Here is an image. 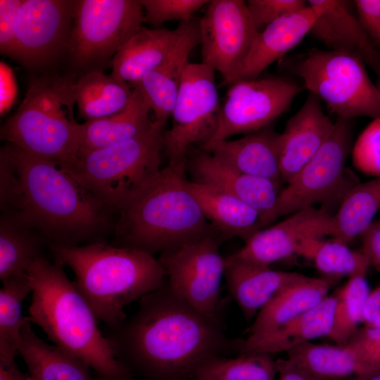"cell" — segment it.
<instances>
[{"mask_svg":"<svg viewBox=\"0 0 380 380\" xmlns=\"http://www.w3.org/2000/svg\"><path fill=\"white\" fill-rule=\"evenodd\" d=\"M15 212V211H14ZM6 212L0 222V279L25 274L42 255V240L18 211Z\"/></svg>","mask_w":380,"mask_h":380,"instance_id":"cell-32","label":"cell"},{"mask_svg":"<svg viewBox=\"0 0 380 380\" xmlns=\"http://www.w3.org/2000/svg\"><path fill=\"white\" fill-rule=\"evenodd\" d=\"M302 90L296 82L275 77L231 84L220 108L217 130L207 143L248 134L270 126Z\"/></svg>","mask_w":380,"mask_h":380,"instance_id":"cell-13","label":"cell"},{"mask_svg":"<svg viewBox=\"0 0 380 380\" xmlns=\"http://www.w3.org/2000/svg\"><path fill=\"white\" fill-rule=\"evenodd\" d=\"M54 261L68 266L75 284L98 320L113 327L126 317L125 308L158 289L165 271L146 252L102 241L85 246L49 245Z\"/></svg>","mask_w":380,"mask_h":380,"instance_id":"cell-4","label":"cell"},{"mask_svg":"<svg viewBox=\"0 0 380 380\" xmlns=\"http://www.w3.org/2000/svg\"><path fill=\"white\" fill-rule=\"evenodd\" d=\"M165 125L154 121L132 139L78 154L70 172L106 206L117 208L161 169Z\"/></svg>","mask_w":380,"mask_h":380,"instance_id":"cell-7","label":"cell"},{"mask_svg":"<svg viewBox=\"0 0 380 380\" xmlns=\"http://www.w3.org/2000/svg\"><path fill=\"white\" fill-rule=\"evenodd\" d=\"M77 80L75 75L31 80L24 100L1 127V138L70 172L81 144V124L74 118Z\"/></svg>","mask_w":380,"mask_h":380,"instance_id":"cell-6","label":"cell"},{"mask_svg":"<svg viewBox=\"0 0 380 380\" xmlns=\"http://www.w3.org/2000/svg\"><path fill=\"white\" fill-rule=\"evenodd\" d=\"M185 179L184 174L168 165L127 196L116 208L120 246L153 255L216 236Z\"/></svg>","mask_w":380,"mask_h":380,"instance_id":"cell-3","label":"cell"},{"mask_svg":"<svg viewBox=\"0 0 380 380\" xmlns=\"http://www.w3.org/2000/svg\"><path fill=\"white\" fill-rule=\"evenodd\" d=\"M351 380H380V367L365 375Z\"/></svg>","mask_w":380,"mask_h":380,"instance_id":"cell-49","label":"cell"},{"mask_svg":"<svg viewBox=\"0 0 380 380\" xmlns=\"http://www.w3.org/2000/svg\"><path fill=\"white\" fill-rule=\"evenodd\" d=\"M276 360L264 353L240 354L235 357H211L194 372L196 380H274Z\"/></svg>","mask_w":380,"mask_h":380,"instance_id":"cell-36","label":"cell"},{"mask_svg":"<svg viewBox=\"0 0 380 380\" xmlns=\"http://www.w3.org/2000/svg\"><path fill=\"white\" fill-rule=\"evenodd\" d=\"M327 280L306 276L274 296L257 314L248 337L271 333L318 304L328 294Z\"/></svg>","mask_w":380,"mask_h":380,"instance_id":"cell-28","label":"cell"},{"mask_svg":"<svg viewBox=\"0 0 380 380\" xmlns=\"http://www.w3.org/2000/svg\"><path fill=\"white\" fill-rule=\"evenodd\" d=\"M297 255L312 260L320 272L329 276L366 274L370 266L362 251H353L348 243L334 239L309 238L302 243Z\"/></svg>","mask_w":380,"mask_h":380,"instance_id":"cell-35","label":"cell"},{"mask_svg":"<svg viewBox=\"0 0 380 380\" xmlns=\"http://www.w3.org/2000/svg\"><path fill=\"white\" fill-rule=\"evenodd\" d=\"M184 184L205 219L222 234L245 241L259 230L260 214L248 204L210 185L187 179Z\"/></svg>","mask_w":380,"mask_h":380,"instance_id":"cell-27","label":"cell"},{"mask_svg":"<svg viewBox=\"0 0 380 380\" xmlns=\"http://www.w3.org/2000/svg\"><path fill=\"white\" fill-rule=\"evenodd\" d=\"M354 166L362 173L380 177V118L373 119L352 148Z\"/></svg>","mask_w":380,"mask_h":380,"instance_id":"cell-38","label":"cell"},{"mask_svg":"<svg viewBox=\"0 0 380 380\" xmlns=\"http://www.w3.org/2000/svg\"><path fill=\"white\" fill-rule=\"evenodd\" d=\"M365 326L380 328V286L369 292L364 309Z\"/></svg>","mask_w":380,"mask_h":380,"instance_id":"cell-47","label":"cell"},{"mask_svg":"<svg viewBox=\"0 0 380 380\" xmlns=\"http://www.w3.org/2000/svg\"><path fill=\"white\" fill-rule=\"evenodd\" d=\"M336 294L325 296L318 304L275 331L243 339L240 354L272 355L289 350L312 340L328 337L334 319Z\"/></svg>","mask_w":380,"mask_h":380,"instance_id":"cell-23","label":"cell"},{"mask_svg":"<svg viewBox=\"0 0 380 380\" xmlns=\"http://www.w3.org/2000/svg\"><path fill=\"white\" fill-rule=\"evenodd\" d=\"M144 20L138 0L76 1L68 50L70 61L86 72L101 70Z\"/></svg>","mask_w":380,"mask_h":380,"instance_id":"cell-9","label":"cell"},{"mask_svg":"<svg viewBox=\"0 0 380 380\" xmlns=\"http://www.w3.org/2000/svg\"><path fill=\"white\" fill-rule=\"evenodd\" d=\"M181 34L175 30L142 27L114 56L111 75L133 86L148 72L160 68L170 56Z\"/></svg>","mask_w":380,"mask_h":380,"instance_id":"cell-24","label":"cell"},{"mask_svg":"<svg viewBox=\"0 0 380 380\" xmlns=\"http://www.w3.org/2000/svg\"><path fill=\"white\" fill-rule=\"evenodd\" d=\"M346 345L371 367H380V328H359Z\"/></svg>","mask_w":380,"mask_h":380,"instance_id":"cell-43","label":"cell"},{"mask_svg":"<svg viewBox=\"0 0 380 380\" xmlns=\"http://www.w3.org/2000/svg\"><path fill=\"white\" fill-rule=\"evenodd\" d=\"M377 87V89L379 91V93L380 94V71H379V83H378V85L376 86Z\"/></svg>","mask_w":380,"mask_h":380,"instance_id":"cell-50","label":"cell"},{"mask_svg":"<svg viewBox=\"0 0 380 380\" xmlns=\"http://www.w3.org/2000/svg\"><path fill=\"white\" fill-rule=\"evenodd\" d=\"M358 21L368 37L380 41V0L354 1Z\"/></svg>","mask_w":380,"mask_h":380,"instance_id":"cell-44","label":"cell"},{"mask_svg":"<svg viewBox=\"0 0 380 380\" xmlns=\"http://www.w3.org/2000/svg\"><path fill=\"white\" fill-rule=\"evenodd\" d=\"M179 25L181 34L170 56L160 68L146 74L135 87L153 110L154 121L163 125L172 116L188 57L201 42L198 20L181 21Z\"/></svg>","mask_w":380,"mask_h":380,"instance_id":"cell-20","label":"cell"},{"mask_svg":"<svg viewBox=\"0 0 380 380\" xmlns=\"http://www.w3.org/2000/svg\"><path fill=\"white\" fill-rule=\"evenodd\" d=\"M334 215L310 207L295 212L280 222L253 233L244 246L228 257L270 267L272 263L297 255L306 239L336 234Z\"/></svg>","mask_w":380,"mask_h":380,"instance_id":"cell-16","label":"cell"},{"mask_svg":"<svg viewBox=\"0 0 380 380\" xmlns=\"http://www.w3.org/2000/svg\"><path fill=\"white\" fill-rule=\"evenodd\" d=\"M287 357L319 380H344L369 374L374 369L347 345L308 342L286 353Z\"/></svg>","mask_w":380,"mask_h":380,"instance_id":"cell-30","label":"cell"},{"mask_svg":"<svg viewBox=\"0 0 380 380\" xmlns=\"http://www.w3.org/2000/svg\"><path fill=\"white\" fill-rule=\"evenodd\" d=\"M145 11L144 20L153 26L166 21L180 20L186 21L210 1L207 0H141Z\"/></svg>","mask_w":380,"mask_h":380,"instance_id":"cell-39","label":"cell"},{"mask_svg":"<svg viewBox=\"0 0 380 380\" xmlns=\"http://www.w3.org/2000/svg\"><path fill=\"white\" fill-rule=\"evenodd\" d=\"M319 11V15L310 33L330 51L355 53L374 65L380 62L379 54L358 20L350 12L348 1L342 0H309Z\"/></svg>","mask_w":380,"mask_h":380,"instance_id":"cell-25","label":"cell"},{"mask_svg":"<svg viewBox=\"0 0 380 380\" xmlns=\"http://www.w3.org/2000/svg\"><path fill=\"white\" fill-rule=\"evenodd\" d=\"M224 262L227 289L248 322L280 291L306 277L229 257Z\"/></svg>","mask_w":380,"mask_h":380,"instance_id":"cell-22","label":"cell"},{"mask_svg":"<svg viewBox=\"0 0 380 380\" xmlns=\"http://www.w3.org/2000/svg\"><path fill=\"white\" fill-rule=\"evenodd\" d=\"M334 122L326 115L320 100L310 93L301 108L280 133V172L289 182L319 151L330 137Z\"/></svg>","mask_w":380,"mask_h":380,"instance_id":"cell-18","label":"cell"},{"mask_svg":"<svg viewBox=\"0 0 380 380\" xmlns=\"http://www.w3.org/2000/svg\"><path fill=\"white\" fill-rule=\"evenodd\" d=\"M0 289V364L15 362L24 317L22 304L32 286L26 274L4 280Z\"/></svg>","mask_w":380,"mask_h":380,"instance_id":"cell-34","label":"cell"},{"mask_svg":"<svg viewBox=\"0 0 380 380\" xmlns=\"http://www.w3.org/2000/svg\"><path fill=\"white\" fill-rule=\"evenodd\" d=\"M201 149L234 169L281 184L280 133L271 126L234 140L209 142Z\"/></svg>","mask_w":380,"mask_h":380,"instance_id":"cell-21","label":"cell"},{"mask_svg":"<svg viewBox=\"0 0 380 380\" xmlns=\"http://www.w3.org/2000/svg\"><path fill=\"white\" fill-rule=\"evenodd\" d=\"M150 110L142 93L134 87L132 100L123 110L110 117L81 124L79 153L119 143L149 130L154 125V121L148 116Z\"/></svg>","mask_w":380,"mask_h":380,"instance_id":"cell-29","label":"cell"},{"mask_svg":"<svg viewBox=\"0 0 380 380\" xmlns=\"http://www.w3.org/2000/svg\"><path fill=\"white\" fill-rule=\"evenodd\" d=\"M380 209V177L353 186L334 215L336 234L333 239L348 243L360 236L374 222Z\"/></svg>","mask_w":380,"mask_h":380,"instance_id":"cell-33","label":"cell"},{"mask_svg":"<svg viewBox=\"0 0 380 380\" xmlns=\"http://www.w3.org/2000/svg\"><path fill=\"white\" fill-rule=\"evenodd\" d=\"M1 207L20 209L22 190L16 168L15 148L13 145L1 148L0 156Z\"/></svg>","mask_w":380,"mask_h":380,"instance_id":"cell-40","label":"cell"},{"mask_svg":"<svg viewBox=\"0 0 380 380\" xmlns=\"http://www.w3.org/2000/svg\"><path fill=\"white\" fill-rule=\"evenodd\" d=\"M319 15L315 6H308L286 15L258 32L253 46L241 65L221 86L255 80L273 62L296 47L310 32Z\"/></svg>","mask_w":380,"mask_h":380,"instance_id":"cell-17","label":"cell"},{"mask_svg":"<svg viewBox=\"0 0 380 380\" xmlns=\"http://www.w3.org/2000/svg\"><path fill=\"white\" fill-rule=\"evenodd\" d=\"M362 253L369 265L380 273V220L374 221L361 235Z\"/></svg>","mask_w":380,"mask_h":380,"instance_id":"cell-45","label":"cell"},{"mask_svg":"<svg viewBox=\"0 0 380 380\" xmlns=\"http://www.w3.org/2000/svg\"><path fill=\"white\" fill-rule=\"evenodd\" d=\"M352 137L350 120L338 118L323 146L281 190L260 229L279 217L315 204L326 203L338 194L346 184V162L351 150Z\"/></svg>","mask_w":380,"mask_h":380,"instance_id":"cell-11","label":"cell"},{"mask_svg":"<svg viewBox=\"0 0 380 380\" xmlns=\"http://www.w3.org/2000/svg\"><path fill=\"white\" fill-rule=\"evenodd\" d=\"M370 291L366 274L351 276L336 293L333 325L328 338L346 345L363 322L365 303Z\"/></svg>","mask_w":380,"mask_h":380,"instance_id":"cell-37","label":"cell"},{"mask_svg":"<svg viewBox=\"0 0 380 380\" xmlns=\"http://www.w3.org/2000/svg\"><path fill=\"white\" fill-rule=\"evenodd\" d=\"M13 146L22 190L18 212L49 245L77 246L99 234L106 205L56 162Z\"/></svg>","mask_w":380,"mask_h":380,"instance_id":"cell-5","label":"cell"},{"mask_svg":"<svg viewBox=\"0 0 380 380\" xmlns=\"http://www.w3.org/2000/svg\"><path fill=\"white\" fill-rule=\"evenodd\" d=\"M32 324L28 316L24 317L17 348L32 380H94L84 361L44 341Z\"/></svg>","mask_w":380,"mask_h":380,"instance_id":"cell-26","label":"cell"},{"mask_svg":"<svg viewBox=\"0 0 380 380\" xmlns=\"http://www.w3.org/2000/svg\"><path fill=\"white\" fill-rule=\"evenodd\" d=\"M246 5L253 25L260 32L274 21L306 7L308 2L303 0H248Z\"/></svg>","mask_w":380,"mask_h":380,"instance_id":"cell-41","label":"cell"},{"mask_svg":"<svg viewBox=\"0 0 380 380\" xmlns=\"http://www.w3.org/2000/svg\"><path fill=\"white\" fill-rule=\"evenodd\" d=\"M276 365L279 380H319L288 357L278 359Z\"/></svg>","mask_w":380,"mask_h":380,"instance_id":"cell-46","label":"cell"},{"mask_svg":"<svg viewBox=\"0 0 380 380\" xmlns=\"http://www.w3.org/2000/svg\"><path fill=\"white\" fill-rule=\"evenodd\" d=\"M220 108L215 70L203 63L189 62L172 113V127L164 133V150L170 166L184 174L190 147L205 144L214 136Z\"/></svg>","mask_w":380,"mask_h":380,"instance_id":"cell-10","label":"cell"},{"mask_svg":"<svg viewBox=\"0 0 380 380\" xmlns=\"http://www.w3.org/2000/svg\"><path fill=\"white\" fill-rule=\"evenodd\" d=\"M23 0L0 1V51L15 58L16 28Z\"/></svg>","mask_w":380,"mask_h":380,"instance_id":"cell-42","label":"cell"},{"mask_svg":"<svg viewBox=\"0 0 380 380\" xmlns=\"http://www.w3.org/2000/svg\"><path fill=\"white\" fill-rule=\"evenodd\" d=\"M187 167L194 182L217 188L257 210L260 214L259 229L283 189L273 181L243 173L201 149L188 158Z\"/></svg>","mask_w":380,"mask_h":380,"instance_id":"cell-19","label":"cell"},{"mask_svg":"<svg viewBox=\"0 0 380 380\" xmlns=\"http://www.w3.org/2000/svg\"><path fill=\"white\" fill-rule=\"evenodd\" d=\"M202 63L228 79L248 55L258 34L246 3L212 0L198 20Z\"/></svg>","mask_w":380,"mask_h":380,"instance_id":"cell-14","label":"cell"},{"mask_svg":"<svg viewBox=\"0 0 380 380\" xmlns=\"http://www.w3.org/2000/svg\"><path fill=\"white\" fill-rule=\"evenodd\" d=\"M0 380H32L30 375L23 373L15 362L11 364H0Z\"/></svg>","mask_w":380,"mask_h":380,"instance_id":"cell-48","label":"cell"},{"mask_svg":"<svg viewBox=\"0 0 380 380\" xmlns=\"http://www.w3.org/2000/svg\"><path fill=\"white\" fill-rule=\"evenodd\" d=\"M76 1L23 0L15 60L29 68L52 62L68 50Z\"/></svg>","mask_w":380,"mask_h":380,"instance_id":"cell-15","label":"cell"},{"mask_svg":"<svg viewBox=\"0 0 380 380\" xmlns=\"http://www.w3.org/2000/svg\"><path fill=\"white\" fill-rule=\"evenodd\" d=\"M106 337L117 360L143 380H186L208 358L239 354L243 339L182 298L168 281L142 297L136 312Z\"/></svg>","mask_w":380,"mask_h":380,"instance_id":"cell-1","label":"cell"},{"mask_svg":"<svg viewBox=\"0 0 380 380\" xmlns=\"http://www.w3.org/2000/svg\"><path fill=\"white\" fill-rule=\"evenodd\" d=\"M305 87L338 118H380V94L355 53L311 50L293 65Z\"/></svg>","mask_w":380,"mask_h":380,"instance_id":"cell-8","label":"cell"},{"mask_svg":"<svg viewBox=\"0 0 380 380\" xmlns=\"http://www.w3.org/2000/svg\"><path fill=\"white\" fill-rule=\"evenodd\" d=\"M217 236H207L163 252L158 260L171 288L197 311L222 326L220 287L224 277V258Z\"/></svg>","mask_w":380,"mask_h":380,"instance_id":"cell-12","label":"cell"},{"mask_svg":"<svg viewBox=\"0 0 380 380\" xmlns=\"http://www.w3.org/2000/svg\"><path fill=\"white\" fill-rule=\"evenodd\" d=\"M133 89L111 75L94 70L81 75L75 84V100L80 115L86 121L114 115L129 104Z\"/></svg>","mask_w":380,"mask_h":380,"instance_id":"cell-31","label":"cell"},{"mask_svg":"<svg viewBox=\"0 0 380 380\" xmlns=\"http://www.w3.org/2000/svg\"><path fill=\"white\" fill-rule=\"evenodd\" d=\"M32 286L28 317L54 345L84 361L100 380H134L117 360L92 309L63 266L41 256L25 273Z\"/></svg>","mask_w":380,"mask_h":380,"instance_id":"cell-2","label":"cell"}]
</instances>
